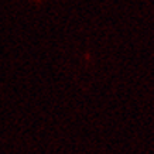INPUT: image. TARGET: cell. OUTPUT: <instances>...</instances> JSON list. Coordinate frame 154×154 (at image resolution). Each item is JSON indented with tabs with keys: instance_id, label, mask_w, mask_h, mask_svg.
<instances>
[]
</instances>
